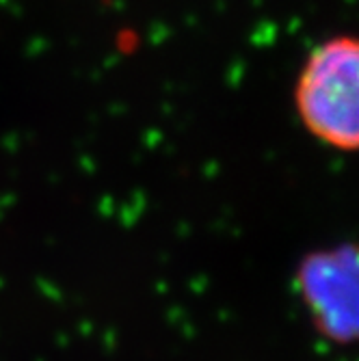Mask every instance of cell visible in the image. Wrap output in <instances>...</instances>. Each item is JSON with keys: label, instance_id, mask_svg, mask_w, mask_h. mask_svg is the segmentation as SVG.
Here are the masks:
<instances>
[{"label": "cell", "instance_id": "2", "mask_svg": "<svg viewBox=\"0 0 359 361\" xmlns=\"http://www.w3.org/2000/svg\"><path fill=\"white\" fill-rule=\"evenodd\" d=\"M297 288L316 324L334 344L348 346L359 329V279L355 245H338L305 255L297 271Z\"/></svg>", "mask_w": 359, "mask_h": 361}, {"label": "cell", "instance_id": "1", "mask_svg": "<svg viewBox=\"0 0 359 361\" xmlns=\"http://www.w3.org/2000/svg\"><path fill=\"white\" fill-rule=\"evenodd\" d=\"M295 106L308 133L338 152L359 143V46L336 35L305 59L295 87Z\"/></svg>", "mask_w": 359, "mask_h": 361}]
</instances>
